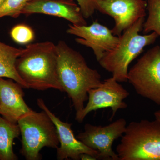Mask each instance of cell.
I'll use <instances>...</instances> for the list:
<instances>
[{"label":"cell","mask_w":160,"mask_h":160,"mask_svg":"<svg viewBox=\"0 0 160 160\" xmlns=\"http://www.w3.org/2000/svg\"><path fill=\"white\" fill-rule=\"evenodd\" d=\"M22 88L11 79L0 78V115L12 123L32 111L24 101Z\"/></svg>","instance_id":"4fadbf2b"},{"label":"cell","mask_w":160,"mask_h":160,"mask_svg":"<svg viewBox=\"0 0 160 160\" xmlns=\"http://www.w3.org/2000/svg\"><path fill=\"white\" fill-rule=\"evenodd\" d=\"M147 2L145 0H98V11L111 17L115 26L111 29L120 36L141 18H145Z\"/></svg>","instance_id":"9c48e42d"},{"label":"cell","mask_w":160,"mask_h":160,"mask_svg":"<svg viewBox=\"0 0 160 160\" xmlns=\"http://www.w3.org/2000/svg\"><path fill=\"white\" fill-rule=\"evenodd\" d=\"M23 50L0 42V78L11 79L27 89L28 86L18 74L15 66L17 59Z\"/></svg>","instance_id":"5bb4252c"},{"label":"cell","mask_w":160,"mask_h":160,"mask_svg":"<svg viewBox=\"0 0 160 160\" xmlns=\"http://www.w3.org/2000/svg\"><path fill=\"white\" fill-rule=\"evenodd\" d=\"M59 81L63 92L68 94L76 112L75 120L84 109L88 92L102 83L96 69L90 68L82 54L69 47L64 41L56 45Z\"/></svg>","instance_id":"6da1fadb"},{"label":"cell","mask_w":160,"mask_h":160,"mask_svg":"<svg viewBox=\"0 0 160 160\" xmlns=\"http://www.w3.org/2000/svg\"><path fill=\"white\" fill-rule=\"evenodd\" d=\"M146 2L148 17L143 24V33L154 32L160 37V0H147Z\"/></svg>","instance_id":"2e32d148"},{"label":"cell","mask_w":160,"mask_h":160,"mask_svg":"<svg viewBox=\"0 0 160 160\" xmlns=\"http://www.w3.org/2000/svg\"><path fill=\"white\" fill-rule=\"evenodd\" d=\"M154 115L155 120H157L160 122V110L155 112Z\"/></svg>","instance_id":"44dd1931"},{"label":"cell","mask_w":160,"mask_h":160,"mask_svg":"<svg viewBox=\"0 0 160 160\" xmlns=\"http://www.w3.org/2000/svg\"><path fill=\"white\" fill-rule=\"evenodd\" d=\"M30 0H6L0 7V18L4 17L17 18Z\"/></svg>","instance_id":"e0dca14e"},{"label":"cell","mask_w":160,"mask_h":160,"mask_svg":"<svg viewBox=\"0 0 160 160\" xmlns=\"http://www.w3.org/2000/svg\"><path fill=\"white\" fill-rule=\"evenodd\" d=\"M126 126V120L122 118L106 126L88 123L85 125L84 131L76 137L87 147L98 152V160H119L112 145L116 140L122 136Z\"/></svg>","instance_id":"52a82bcc"},{"label":"cell","mask_w":160,"mask_h":160,"mask_svg":"<svg viewBox=\"0 0 160 160\" xmlns=\"http://www.w3.org/2000/svg\"><path fill=\"white\" fill-rule=\"evenodd\" d=\"M80 160H96V158L88 153H82L80 155Z\"/></svg>","instance_id":"ffe728a7"},{"label":"cell","mask_w":160,"mask_h":160,"mask_svg":"<svg viewBox=\"0 0 160 160\" xmlns=\"http://www.w3.org/2000/svg\"><path fill=\"white\" fill-rule=\"evenodd\" d=\"M145 21V18H141L123 32L119 36L116 46L98 62L119 82H128L130 63L142 52L145 47L153 44L159 37L154 32L144 35L139 34Z\"/></svg>","instance_id":"3957f363"},{"label":"cell","mask_w":160,"mask_h":160,"mask_svg":"<svg viewBox=\"0 0 160 160\" xmlns=\"http://www.w3.org/2000/svg\"><path fill=\"white\" fill-rule=\"evenodd\" d=\"M15 66L28 88L63 92L58 77L56 45L52 42L27 45L17 59Z\"/></svg>","instance_id":"7a4b0ae2"},{"label":"cell","mask_w":160,"mask_h":160,"mask_svg":"<svg viewBox=\"0 0 160 160\" xmlns=\"http://www.w3.org/2000/svg\"><path fill=\"white\" fill-rule=\"evenodd\" d=\"M43 14L62 18L77 26L87 22L78 5L73 0H30L22 14Z\"/></svg>","instance_id":"7c38bea8"},{"label":"cell","mask_w":160,"mask_h":160,"mask_svg":"<svg viewBox=\"0 0 160 160\" xmlns=\"http://www.w3.org/2000/svg\"><path fill=\"white\" fill-rule=\"evenodd\" d=\"M10 36L15 42L21 45L28 44L34 39L33 30L29 26L19 24L14 26L10 32Z\"/></svg>","instance_id":"ac0fdd59"},{"label":"cell","mask_w":160,"mask_h":160,"mask_svg":"<svg viewBox=\"0 0 160 160\" xmlns=\"http://www.w3.org/2000/svg\"><path fill=\"white\" fill-rule=\"evenodd\" d=\"M67 33L79 38L76 42L91 48L98 62L104 55L117 45L119 37L115 36L111 29L96 21L90 26L69 25Z\"/></svg>","instance_id":"30bf717a"},{"label":"cell","mask_w":160,"mask_h":160,"mask_svg":"<svg viewBox=\"0 0 160 160\" xmlns=\"http://www.w3.org/2000/svg\"><path fill=\"white\" fill-rule=\"evenodd\" d=\"M21 134L18 123H13L0 116V160H16L13 149L15 139Z\"/></svg>","instance_id":"9a60e30c"},{"label":"cell","mask_w":160,"mask_h":160,"mask_svg":"<svg viewBox=\"0 0 160 160\" xmlns=\"http://www.w3.org/2000/svg\"><path fill=\"white\" fill-rule=\"evenodd\" d=\"M117 146L119 160H160V122H132Z\"/></svg>","instance_id":"277c9868"},{"label":"cell","mask_w":160,"mask_h":160,"mask_svg":"<svg viewBox=\"0 0 160 160\" xmlns=\"http://www.w3.org/2000/svg\"><path fill=\"white\" fill-rule=\"evenodd\" d=\"M129 95V92L114 78L105 80L97 87L89 90L88 102L76 120L82 122L89 112L106 108H110L112 110V120L118 110L128 107L124 100Z\"/></svg>","instance_id":"ba28073f"},{"label":"cell","mask_w":160,"mask_h":160,"mask_svg":"<svg viewBox=\"0 0 160 160\" xmlns=\"http://www.w3.org/2000/svg\"><path fill=\"white\" fill-rule=\"evenodd\" d=\"M137 93L160 106V46L149 49L128 71Z\"/></svg>","instance_id":"8992f818"},{"label":"cell","mask_w":160,"mask_h":160,"mask_svg":"<svg viewBox=\"0 0 160 160\" xmlns=\"http://www.w3.org/2000/svg\"><path fill=\"white\" fill-rule=\"evenodd\" d=\"M5 1L6 0H0V7L2 6L3 4L5 2Z\"/></svg>","instance_id":"7402d4cb"},{"label":"cell","mask_w":160,"mask_h":160,"mask_svg":"<svg viewBox=\"0 0 160 160\" xmlns=\"http://www.w3.org/2000/svg\"><path fill=\"white\" fill-rule=\"evenodd\" d=\"M83 16L86 19L91 17L97 10L98 0H76Z\"/></svg>","instance_id":"d6986e66"},{"label":"cell","mask_w":160,"mask_h":160,"mask_svg":"<svg viewBox=\"0 0 160 160\" xmlns=\"http://www.w3.org/2000/svg\"><path fill=\"white\" fill-rule=\"evenodd\" d=\"M22 135L20 153L27 160L42 159L40 151L44 147L58 149L59 141L55 126L44 111L32 110L18 121Z\"/></svg>","instance_id":"5b68a950"},{"label":"cell","mask_w":160,"mask_h":160,"mask_svg":"<svg viewBox=\"0 0 160 160\" xmlns=\"http://www.w3.org/2000/svg\"><path fill=\"white\" fill-rule=\"evenodd\" d=\"M37 103L40 109L47 113L55 126L60 144V146L57 149L58 160H69L70 158L79 160L80 155L82 153H88L98 160L99 153L97 151L87 147L75 137L71 128L72 124L62 122L56 116L42 99H38Z\"/></svg>","instance_id":"8fae6325"}]
</instances>
